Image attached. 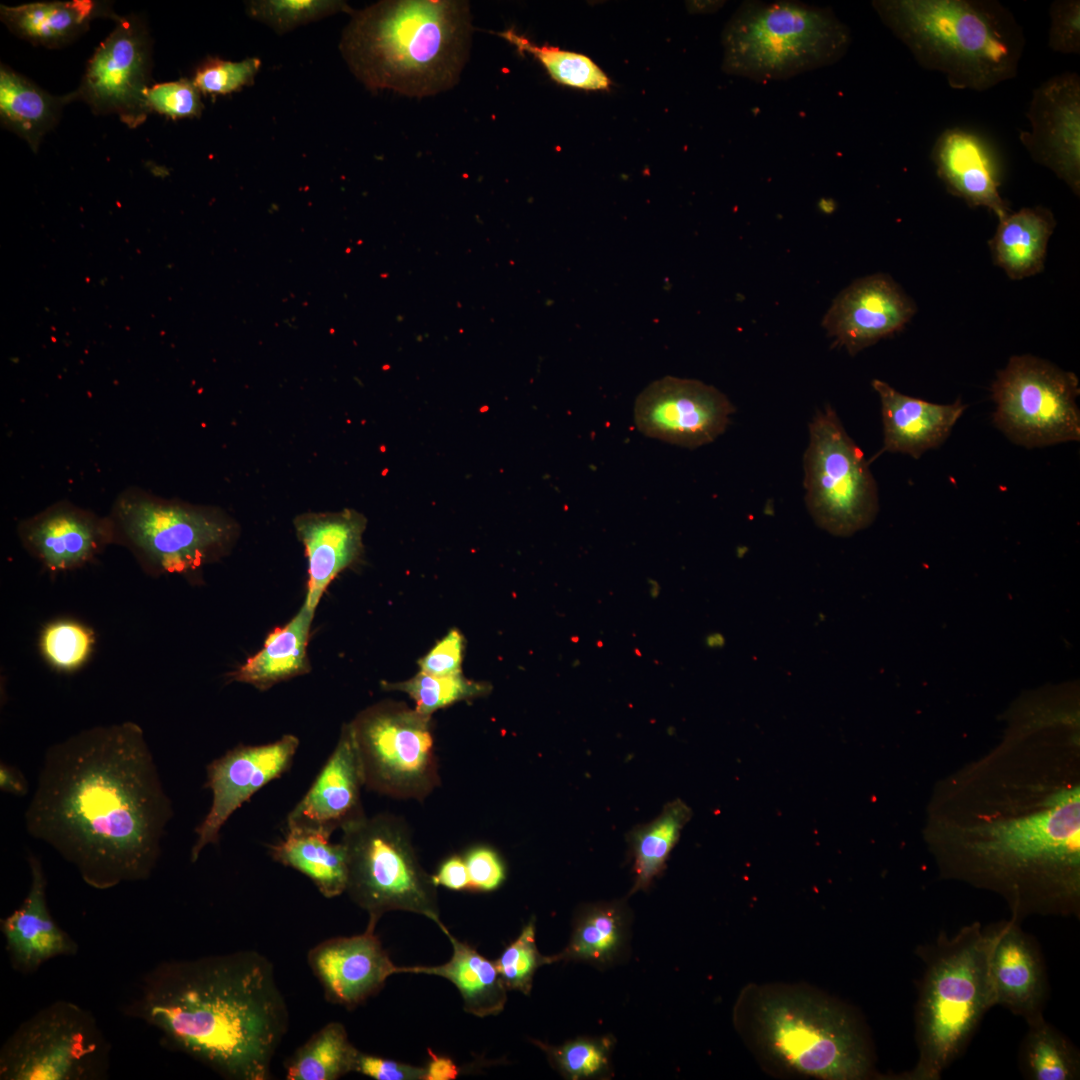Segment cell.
<instances>
[{
    "label": "cell",
    "mask_w": 1080,
    "mask_h": 1080,
    "mask_svg": "<svg viewBox=\"0 0 1080 1080\" xmlns=\"http://www.w3.org/2000/svg\"><path fill=\"white\" fill-rule=\"evenodd\" d=\"M1078 706L1059 693L1020 699L997 746L942 779L927 807L941 874L999 894L1017 920L1079 910Z\"/></svg>",
    "instance_id": "6da1fadb"
},
{
    "label": "cell",
    "mask_w": 1080,
    "mask_h": 1080,
    "mask_svg": "<svg viewBox=\"0 0 1080 1080\" xmlns=\"http://www.w3.org/2000/svg\"><path fill=\"white\" fill-rule=\"evenodd\" d=\"M172 816L144 732L126 721L48 748L25 824L87 885L106 890L151 876Z\"/></svg>",
    "instance_id": "7a4b0ae2"
},
{
    "label": "cell",
    "mask_w": 1080,
    "mask_h": 1080,
    "mask_svg": "<svg viewBox=\"0 0 1080 1080\" xmlns=\"http://www.w3.org/2000/svg\"><path fill=\"white\" fill-rule=\"evenodd\" d=\"M126 1013L230 1080L269 1079L289 1025L273 965L254 950L160 963Z\"/></svg>",
    "instance_id": "3957f363"
},
{
    "label": "cell",
    "mask_w": 1080,
    "mask_h": 1080,
    "mask_svg": "<svg viewBox=\"0 0 1080 1080\" xmlns=\"http://www.w3.org/2000/svg\"><path fill=\"white\" fill-rule=\"evenodd\" d=\"M351 15L340 51L367 88L424 97L458 82L471 43L467 2L380 1Z\"/></svg>",
    "instance_id": "277c9868"
},
{
    "label": "cell",
    "mask_w": 1080,
    "mask_h": 1080,
    "mask_svg": "<svg viewBox=\"0 0 1080 1080\" xmlns=\"http://www.w3.org/2000/svg\"><path fill=\"white\" fill-rule=\"evenodd\" d=\"M883 24L924 69L957 90L1013 79L1025 46L1014 15L995 0H875Z\"/></svg>",
    "instance_id": "5b68a950"
},
{
    "label": "cell",
    "mask_w": 1080,
    "mask_h": 1080,
    "mask_svg": "<svg viewBox=\"0 0 1080 1080\" xmlns=\"http://www.w3.org/2000/svg\"><path fill=\"white\" fill-rule=\"evenodd\" d=\"M922 958L926 965L915 1018L919 1057L907 1078L937 1080L994 1006L987 930L975 922L951 937L942 933Z\"/></svg>",
    "instance_id": "8992f818"
},
{
    "label": "cell",
    "mask_w": 1080,
    "mask_h": 1080,
    "mask_svg": "<svg viewBox=\"0 0 1080 1080\" xmlns=\"http://www.w3.org/2000/svg\"><path fill=\"white\" fill-rule=\"evenodd\" d=\"M721 40L725 73L765 83L835 64L852 36L829 7L751 0L732 15Z\"/></svg>",
    "instance_id": "52a82bcc"
},
{
    "label": "cell",
    "mask_w": 1080,
    "mask_h": 1080,
    "mask_svg": "<svg viewBox=\"0 0 1080 1080\" xmlns=\"http://www.w3.org/2000/svg\"><path fill=\"white\" fill-rule=\"evenodd\" d=\"M114 544L149 576L190 575L225 556L239 527L218 507L166 499L139 487L123 490L108 515Z\"/></svg>",
    "instance_id": "ba28073f"
},
{
    "label": "cell",
    "mask_w": 1080,
    "mask_h": 1080,
    "mask_svg": "<svg viewBox=\"0 0 1080 1080\" xmlns=\"http://www.w3.org/2000/svg\"><path fill=\"white\" fill-rule=\"evenodd\" d=\"M758 1043L777 1065L809 1077L868 1076L871 1060L853 1017L841 1006L800 991H771L754 1013Z\"/></svg>",
    "instance_id": "9c48e42d"
},
{
    "label": "cell",
    "mask_w": 1080,
    "mask_h": 1080,
    "mask_svg": "<svg viewBox=\"0 0 1080 1080\" xmlns=\"http://www.w3.org/2000/svg\"><path fill=\"white\" fill-rule=\"evenodd\" d=\"M347 855L346 893L375 930L390 911L432 920L443 932L437 886L419 862L406 821L390 813L363 816L342 829Z\"/></svg>",
    "instance_id": "30bf717a"
},
{
    "label": "cell",
    "mask_w": 1080,
    "mask_h": 1080,
    "mask_svg": "<svg viewBox=\"0 0 1080 1080\" xmlns=\"http://www.w3.org/2000/svg\"><path fill=\"white\" fill-rule=\"evenodd\" d=\"M110 1044L93 1014L66 1000L23 1021L0 1049L1 1080H100Z\"/></svg>",
    "instance_id": "8fae6325"
},
{
    "label": "cell",
    "mask_w": 1080,
    "mask_h": 1080,
    "mask_svg": "<svg viewBox=\"0 0 1080 1080\" xmlns=\"http://www.w3.org/2000/svg\"><path fill=\"white\" fill-rule=\"evenodd\" d=\"M349 724L368 790L422 802L440 785L430 716L382 701Z\"/></svg>",
    "instance_id": "7c38bea8"
},
{
    "label": "cell",
    "mask_w": 1080,
    "mask_h": 1080,
    "mask_svg": "<svg viewBox=\"0 0 1080 1080\" xmlns=\"http://www.w3.org/2000/svg\"><path fill=\"white\" fill-rule=\"evenodd\" d=\"M803 462L806 505L820 528L845 537L874 521L879 509L875 479L830 406L809 424Z\"/></svg>",
    "instance_id": "4fadbf2b"
},
{
    "label": "cell",
    "mask_w": 1080,
    "mask_h": 1080,
    "mask_svg": "<svg viewBox=\"0 0 1080 1080\" xmlns=\"http://www.w3.org/2000/svg\"><path fill=\"white\" fill-rule=\"evenodd\" d=\"M993 423L1013 443L1037 448L1079 441V380L1032 355L1012 356L991 387Z\"/></svg>",
    "instance_id": "5bb4252c"
},
{
    "label": "cell",
    "mask_w": 1080,
    "mask_h": 1080,
    "mask_svg": "<svg viewBox=\"0 0 1080 1080\" xmlns=\"http://www.w3.org/2000/svg\"><path fill=\"white\" fill-rule=\"evenodd\" d=\"M151 38L144 23L133 16L116 19V26L100 43L82 82L72 95L97 114H114L130 127L148 116L146 94L151 72Z\"/></svg>",
    "instance_id": "9a60e30c"
},
{
    "label": "cell",
    "mask_w": 1080,
    "mask_h": 1080,
    "mask_svg": "<svg viewBox=\"0 0 1080 1080\" xmlns=\"http://www.w3.org/2000/svg\"><path fill=\"white\" fill-rule=\"evenodd\" d=\"M734 412V405L715 387L666 376L639 394L634 421L647 437L693 449L721 435Z\"/></svg>",
    "instance_id": "2e32d148"
},
{
    "label": "cell",
    "mask_w": 1080,
    "mask_h": 1080,
    "mask_svg": "<svg viewBox=\"0 0 1080 1080\" xmlns=\"http://www.w3.org/2000/svg\"><path fill=\"white\" fill-rule=\"evenodd\" d=\"M298 747L299 739L286 734L267 744L237 745L207 765L204 787L211 790L212 803L195 828L191 862L206 846L219 842L222 827L242 804L290 769Z\"/></svg>",
    "instance_id": "e0dca14e"
},
{
    "label": "cell",
    "mask_w": 1080,
    "mask_h": 1080,
    "mask_svg": "<svg viewBox=\"0 0 1080 1080\" xmlns=\"http://www.w3.org/2000/svg\"><path fill=\"white\" fill-rule=\"evenodd\" d=\"M1027 119L1030 130L1020 142L1030 157L1050 169L1079 196L1080 77L1065 72L1050 77L1032 94Z\"/></svg>",
    "instance_id": "ac0fdd59"
},
{
    "label": "cell",
    "mask_w": 1080,
    "mask_h": 1080,
    "mask_svg": "<svg viewBox=\"0 0 1080 1080\" xmlns=\"http://www.w3.org/2000/svg\"><path fill=\"white\" fill-rule=\"evenodd\" d=\"M17 532L25 550L50 573L81 568L114 544L109 516L69 501L56 502L20 521Z\"/></svg>",
    "instance_id": "d6986e66"
},
{
    "label": "cell",
    "mask_w": 1080,
    "mask_h": 1080,
    "mask_svg": "<svg viewBox=\"0 0 1080 1080\" xmlns=\"http://www.w3.org/2000/svg\"><path fill=\"white\" fill-rule=\"evenodd\" d=\"M915 312L914 302L891 277L874 274L844 289L822 325L836 346L855 355L900 331Z\"/></svg>",
    "instance_id": "ffe728a7"
},
{
    "label": "cell",
    "mask_w": 1080,
    "mask_h": 1080,
    "mask_svg": "<svg viewBox=\"0 0 1080 1080\" xmlns=\"http://www.w3.org/2000/svg\"><path fill=\"white\" fill-rule=\"evenodd\" d=\"M307 962L324 991L325 999L354 1009L399 973L375 930L323 940L308 951Z\"/></svg>",
    "instance_id": "44dd1931"
},
{
    "label": "cell",
    "mask_w": 1080,
    "mask_h": 1080,
    "mask_svg": "<svg viewBox=\"0 0 1080 1080\" xmlns=\"http://www.w3.org/2000/svg\"><path fill=\"white\" fill-rule=\"evenodd\" d=\"M365 787L359 753L349 723L305 795L289 812L287 828H305L331 835L366 815Z\"/></svg>",
    "instance_id": "7402d4cb"
},
{
    "label": "cell",
    "mask_w": 1080,
    "mask_h": 1080,
    "mask_svg": "<svg viewBox=\"0 0 1080 1080\" xmlns=\"http://www.w3.org/2000/svg\"><path fill=\"white\" fill-rule=\"evenodd\" d=\"M988 933V971L993 1003L1030 1022L1042 1015L1047 995L1044 965L1033 940L1018 920L993 926Z\"/></svg>",
    "instance_id": "603a6c76"
},
{
    "label": "cell",
    "mask_w": 1080,
    "mask_h": 1080,
    "mask_svg": "<svg viewBox=\"0 0 1080 1080\" xmlns=\"http://www.w3.org/2000/svg\"><path fill=\"white\" fill-rule=\"evenodd\" d=\"M931 158L947 190L971 207H984L998 219L1010 212L1002 199L1001 169L996 154L979 134L960 127L944 130Z\"/></svg>",
    "instance_id": "cb8c5ba5"
},
{
    "label": "cell",
    "mask_w": 1080,
    "mask_h": 1080,
    "mask_svg": "<svg viewBox=\"0 0 1080 1080\" xmlns=\"http://www.w3.org/2000/svg\"><path fill=\"white\" fill-rule=\"evenodd\" d=\"M31 883L21 905L2 918L0 930L12 967L23 974L36 972L57 957L75 956L76 941L51 916L47 904V880L40 860L28 858Z\"/></svg>",
    "instance_id": "d4e9b609"
},
{
    "label": "cell",
    "mask_w": 1080,
    "mask_h": 1080,
    "mask_svg": "<svg viewBox=\"0 0 1080 1080\" xmlns=\"http://www.w3.org/2000/svg\"><path fill=\"white\" fill-rule=\"evenodd\" d=\"M293 524L308 560L303 604L315 611L331 581L362 555L366 518L352 509L306 512L295 517Z\"/></svg>",
    "instance_id": "484cf974"
},
{
    "label": "cell",
    "mask_w": 1080,
    "mask_h": 1080,
    "mask_svg": "<svg viewBox=\"0 0 1080 1080\" xmlns=\"http://www.w3.org/2000/svg\"><path fill=\"white\" fill-rule=\"evenodd\" d=\"M872 386L881 402L884 439L880 453L919 458L948 438L967 407L961 399L936 404L907 396L878 379L872 381Z\"/></svg>",
    "instance_id": "4316f807"
},
{
    "label": "cell",
    "mask_w": 1080,
    "mask_h": 1080,
    "mask_svg": "<svg viewBox=\"0 0 1080 1080\" xmlns=\"http://www.w3.org/2000/svg\"><path fill=\"white\" fill-rule=\"evenodd\" d=\"M2 22L34 45L57 48L82 35L98 17L118 19L108 4L92 0L43 1L0 8Z\"/></svg>",
    "instance_id": "83f0119b"
},
{
    "label": "cell",
    "mask_w": 1080,
    "mask_h": 1080,
    "mask_svg": "<svg viewBox=\"0 0 1080 1080\" xmlns=\"http://www.w3.org/2000/svg\"><path fill=\"white\" fill-rule=\"evenodd\" d=\"M443 933L453 949L449 961L436 966H399V973L427 974L449 980L461 994L464 1011L474 1016L487 1017L501 1013L507 1001V989L494 961L458 940L448 928Z\"/></svg>",
    "instance_id": "f1b7e54d"
},
{
    "label": "cell",
    "mask_w": 1080,
    "mask_h": 1080,
    "mask_svg": "<svg viewBox=\"0 0 1080 1080\" xmlns=\"http://www.w3.org/2000/svg\"><path fill=\"white\" fill-rule=\"evenodd\" d=\"M314 613L303 604L285 626L268 634L260 651L228 674L229 681L247 683L265 691L310 672L307 644Z\"/></svg>",
    "instance_id": "f546056e"
},
{
    "label": "cell",
    "mask_w": 1080,
    "mask_h": 1080,
    "mask_svg": "<svg viewBox=\"0 0 1080 1080\" xmlns=\"http://www.w3.org/2000/svg\"><path fill=\"white\" fill-rule=\"evenodd\" d=\"M989 246L993 260L1011 279L1042 271L1056 222L1050 210L1025 207L1001 217Z\"/></svg>",
    "instance_id": "4dcf8cb0"
},
{
    "label": "cell",
    "mask_w": 1080,
    "mask_h": 1080,
    "mask_svg": "<svg viewBox=\"0 0 1080 1080\" xmlns=\"http://www.w3.org/2000/svg\"><path fill=\"white\" fill-rule=\"evenodd\" d=\"M630 915L623 901L597 902L580 908L568 945L554 955L558 961L587 962L598 967L615 964L624 956Z\"/></svg>",
    "instance_id": "1f68e13d"
},
{
    "label": "cell",
    "mask_w": 1080,
    "mask_h": 1080,
    "mask_svg": "<svg viewBox=\"0 0 1080 1080\" xmlns=\"http://www.w3.org/2000/svg\"><path fill=\"white\" fill-rule=\"evenodd\" d=\"M271 858L308 877L326 898L346 891L347 855L344 844L331 835L305 828H287L285 837L268 846Z\"/></svg>",
    "instance_id": "d6a6232c"
},
{
    "label": "cell",
    "mask_w": 1080,
    "mask_h": 1080,
    "mask_svg": "<svg viewBox=\"0 0 1080 1080\" xmlns=\"http://www.w3.org/2000/svg\"><path fill=\"white\" fill-rule=\"evenodd\" d=\"M72 95L54 97L7 66L0 69L1 123L37 151L44 135L57 123Z\"/></svg>",
    "instance_id": "836d02e7"
},
{
    "label": "cell",
    "mask_w": 1080,
    "mask_h": 1080,
    "mask_svg": "<svg viewBox=\"0 0 1080 1080\" xmlns=\"http://www.w3.org/2000/svg\"><path fill=\"white\" fill-rule=\"evenodd\" d=\"M690 817V808L679 799L673 800L665 804L655 819L634 827L627 834L634 873L630 894L647 890L654 879L661 875Z\"/></svg>",
    "instance_id": "e575fe53"
},
{
    "label": "cell",
    "mask_w": 1080,
    "mask_h": 1080,
    "mask_svg": "<svg viewBox=\"0 0 1080 1080\" xmlns=\"http://www.w3.org/2000/svg\"><path fill=\"white\" fill-rule=\"evenodd\" d=\"M359 1050L344 1025L329 1022L301 1045L286 1062L288 1080H336L354 1072Z\"/></svg>",
    "instance_id": "d590c367"
},
{
    "label": "cell",
    "mask_w": 1080,
    "mask_h": 1080,
    "mask_svg": "<svg viewBox=\"0 0 1080 1080\" xmlns=\"http://www.w3.org/2000/svg\"><path fill=\"white\" fill-rule=\"evenodd\" d=\"M1020 1060L1023 1073L1032 1080H1073L1079 1077L1078 1052L1043 1016L1027 1022Z\"/></svg>",
    "instance_id": "8d00e7d4"
},
{
    "label": "cell",
    "mask_w": 1080,
    "mask_h": 1080,
    "mask_svg": "<svg viewBox=\"0 0 1080 1080\" xmlns=\"http://www.w3.org/2000/svg\"><path fill=\"white\" fill-rule=\"evenodd\" d=\"M496 34L518 52L532 55L559 84L584 90H606L611 84L604 71L586 55L547 44L536 45L513 28Z\"/></svg>",
    "instance_id": "74e56055"
},
{
    "label": "cell",
    "mask_w": 1080,
    "mask_h": 1080,
    "mask_svg": "<svg viewBox=\"0 0 1080 1080\" xmlns=\"http://www.w3.org/2000/svg\"><path fill=\"white\" fill-rule=\"evenodd\" d=\"M384 690L404 692L415 702V709L426 716L460 701L486 696L492 687L487 682L466 678L463 673L434 676L419 672L401 682L382 681Z\"/></svg>",
    "instance_id": "f35d334b"
},
{
    "label": "cell",
    "mask_w": 1080,
    "mask_h": 1080,
    "mask_svg": "<svg viewBox=\"0 0 1080 1080\" xmlns=\"http://www.w3.org/2000/svg\"><path fill=\"white\" fill-rule=\"evenodd\" d=\"M546 1054L551 1066L571 1080L602 1078L610 1072L611 1036L579 1037L559 1046L532 1040Z\"/></svg>",
    "instance_id": "ab89813d"
},
{
    "label": "cell",
    "mask_w": 1080,
    "mask_h": 1080,
    "mask_svg": "<svg viewBox=\"0 0 1080 1080\" xmlns=\"http://www.w3.org/2000/svg\"><path fill=\"white\" fill-rule=\"evenodd\" d=\"M95 643L93 631L70 619H59L44 626L39 646L46 662L55 670L71 673L89 659Z\"/></svg>",
    "instance_id": "60d3db41"
},
{
    "label": "cell",
    "mask_w": 1080,
    "mask_h": 1080,
    "mask_svg": "<svg viewBox=\"0 0 1080 1080\" xmlns=\"http://www.w3.org/2000/svg\"><path fill=\"white\" fill-rule=\"evenodd\" d=\"M341 11L352 12L344 1L335 0H254L246 3L252 18L278 34L320 20Z\"/></svg>",
    "instance_id": "b9f144b4"
},
{
    "label": "cell",
    "mask_w": 1080,
    "mask_h": 1080,
    "mask_svg": "<svg viewBox=\"0 0 1080 1080\" xmlns=\"http://www.w3.org/2000/svg\"><path fill=\"white\" fill-rule=\"evenodd\" d=\"M554 955H542L536 944V926L532 918L494 961L499 977L507 990L529 995L533 978L539 967L555 963Z\"/></svg>",
    "instance_id": "7bdbcfd3"
},
{
    "label": "cell",
    "mask_w": 1080,
    "mask_h": 1080,
    "mask_svg": "<svg viewBox=\"0 0 1080 1080\" xmlns=\"http://www.w3.org/2000/svg\"><path fill=\"white\" fill-rule=\"evenodd\" d=\"M260 67L255 57L239 62L209 58L196 69L192 82L205 94H230L252 85Z\"/></svg>",
    "instance_id": "ee69618b"
},
{
    "label": "cell",
    "mask_w": 1080,
    "mask_h": 1080,
    "mask_svg": "<svg viewBox=\"0 0 1080 1080\" xmlns=\"http://www.w3.org/2000/svg\"><path fill=\"white\" fill-rule=\"evenodd\" d=\"M200 91L192 80L158 83L146 94L149 111H155L172 119L200 117L204 108Z\"/></svg>",
    "instance_id": "f6af8a7d"
},
{
    "label": "cell",
    "mask_w": 1080,
    "mask_h": 1080,
    "mask_svg": "<svg viewBox=\"0 0 1080 1080\" xmlns=\"http://www.w3.org/2000/svg\"><path fill=\"white\" fill-rule=\"evenodd\" d=\"M1048 46L1062 54L1080 53V2L1055 0L1050 5Z\"/></svg>",
    "instance_id": "bcb514c9"
},
{
    "label": "cell",
    "mask_w": 1080,
    "mask_h": 1080,
    "mask_svg": "<svg viewBox=\"0 0 1080 1080\" xmlns=\"http://www.w3.org/2000/svg\"><path fill=\"white\" fill-rule=\"evenodd\" d=\"M471 892H492L506 879V866L497 850L488 845H476L464 855Z\"/></svg>",
    "instance_id": "7dc6e473"
},
{
    "label": "cell",
    "mask_w": 1080,
    "mask_h": 1080,
    "mask_svg": "<svg viewBox=\"0 0 1080 1080\" xmlns=\"http://www.w3.org/2000/svg\"><path fill=\"white\" fill-rule=\"evenodd\" d=\"M464 643L465 640L460 631L457 629L450 630L419 660L420 671L434 676L461 673Z\"/></svg>",
    "instance_id": "c3c4849f"
},
{
    "label": "cell",
    "mask_w": 1080,
    "mask_h": 1080,
    "mask_svg": "<svg viewBox=\"0 0 1080 1080\" xmlns=\"http://www.w3.org/2000/svg\"><path fill=\"white\" fill-rule=\"evenodd\" d=\"M375 1080H425L426 1068L359 1052L355 1070Z\"/></svg>",
    "instance_id": "681fc988"
},
{
    "label": "cell",
    "mask_w": 1080,
    "mask_h": 1080,
    "mask_svg": "<svg viewBox=\"0 0 1080 1080\" xmlns=\"http://www.w3.org/2000/svg\"><path fill=\"white\" fill-rule=\"evenodd\" d=\"M438 887L443 886L454 891H469L470 882L463 855L454 854L446 858L432 875Z\"/></svg>",
    "instance_id": "f907efd6"
},
{
    "label": "cell",
    "mask_w": 1080,
    "mask_h": 1080,
    "mask_svg": "<svg viewBox=\"0 0 1080 1080\" xmlns=\"http://www.w3.org/2000/svg\"><path fill=\"white\" fill-rule=\"evenodd\" d=\"M428 1055L430 1060L425 1066V1080H454L457 1078L459 1068L452 1059L436 1055L431 1049H428Z\"/></svg>",
    "instance_id": "816d5d0a"
},
{
    "label": "cell",
    "mask_w": 1080,
    "mask_h": 1080,
    "mask_svg": "<svg viewBox=\"0 0 1080 1080\" xmlns=\"http://www.w3.org/2000/svg\"><path fill=\"white\" fill-rule=\"evenodd\" d=\"M0 788L6 793L16 796H25L28 786L22 773L14 767L1 763Z\"/></svg>",
    "instance_id": "f5cc1de1"
},
{
    "label": "cell",
    "mask_w": 1080,
    "mask_h": 1080,
    "mask_svg": "<svg viewBox=\"0 0 1080 1080\" xmlns=\"http://www.w3.org/2000/svg\"><path fill=\"white\" fill-rule=\"evenodd\" d=\"M723 3V1H689L687 2V8L690 13H713L722 7Z\"/></svg>",
    "instance_id": "db71d44e"
},
{
    "label": "cell",
    "mask_w": 1080,
    "mask_h": 1080,
    "mask_svg": "<svg viewBox=\"0 0 1080 1080\" xmlns=\"http://www.w3.org/2000/svg\"><path fill=\"white\" fill-rule=\"evenodd\" d=\"M648 594L652 599H657L661 593V585L653 578L647 579Z\"/></svg>",
    "instance_id": "11a10c76"
},
{
    "label": "cell",
    "mask_w": 1080,
    "mask_h": 1080,
    "mask_svg": "<svg viewBox=\"0 0 1080 1080\" xmlns=\"http://www.w3.org/2000/svg\"><path fill=\"white\" fill-rule=\"evenodd\" d=\"M835 206V202L831 198H822L818 203V207L823 213H832Z\"/></svg>",
    "instance_id": "9f6ffc18"
},
{
    "label": "cell",
    "mask_w": 1080,
    "mask_h": 1080,
    "mask_svg": "<svg viewBox=\"0 0 1080 1080\" xmlns=\"http://www.w3.org/2000/svg\"><path fill=\"white\" fill-rule=\"evenodd\" d=\"M706 643L710 647H718L723 644V638L719 634H712L706 639Z\"/></svg>",
    "instance_id": "6f0895ef"
}]
</instances>
